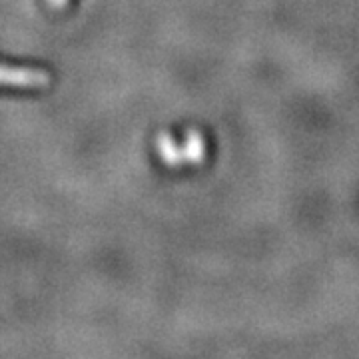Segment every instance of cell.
Wrapping results in <instances>:
<instances>
[{"mask_svg": "<svg viewBox=\"0 0 359 359\" xmlns=\"http://www.w3.org/2000/svg\"><path fill=\"white\" fill-rule=\"evenodd\" d=\"M18 86V88H46L50 76L36 68H18V66L0 65V86Z\"/></svg>", "mask_w": 359, "mask_h": 359, "instance_id": "obj_1", "label": "cell"}, {"mask_svg": "<svg viewBox=\"0 0 359 359\" xmlns=\"http://www.w3.org/2000/svg\"><path fill=\"white\" fill-rule=\"evenodd\" d=\"M158 152L162 156V160L170 164V166H176V164H182V162H186L184 160V150L178 148L174 140L170 138V134H162L160 136V140H158Z\"/></svg>", "mask_w": 359, "mask_h": 359, "instance_id": "obj_2", "label": "cell"}]
</instances>
